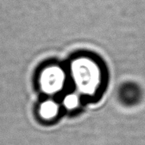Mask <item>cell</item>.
Masks as SVG:
<instances>
[{
	"mask_svg": "<svg viewBox=\"0 0 145 145\" xmlns=\"http://www.w3.org/2000/svg\"><path fill=\"white\" fill-rule=\"evenodd\" d=\"M59 98L63 112L70 116L80 113L84 108L86 105H88L82 96L72 88H69L60 95Z\"/></svg>",
	"mask_w": 145,
	"mask_h": 145,
	"instance_id": "3957f363",
	"label": "cell"
},
{
	"mask_svg": "<svg viewBox=\"0 0 145 145\" xmlns=\"http://www.w3.org/2000/svg\"><path fill=\"white\" fill-rule=\"evenodd\" d=\"M39 85L45 95L59 96L71 88L66 64L53 63L46 66L39 76Z\"/></svg>",
	"mask_w": 145,
	"mask_h": 145,
	"instance_id": "7a4b0ae2",
	"label": "cell"
},
{
	"mask_svg": "<svg viewBox=\"0 0 145 145\" xmlns=\"http://www.w3.org/2000/svg\"><path fill=\"white\" fill-rule=\"evenodd\" d=\"M63 112L59 101L49 98L44 101L39 107V116L45 121L57 120Z\"/></svg>",
	"mask_w": 145,
	"mask_h": 145,
	"instance_id": "277c9868",
	"label": "cell"
},
{
	"mask_svg": "<svg viewBox=\"0 0 145 145\" xmlns=\"http://www.w3.org/2000/svg\"><path fill=\"white\" fill-rule=\"evenodd\" d=\"M71 88L79 93L87 104L97 103L108 86V71L105 63L95 54L79 52L66 63Z\"/></svg>",
	"mask_w": 145,
	"mask_h": 145,
	"instance_id": "6da1fadb",
	"label": "cell"
}]
</instances>
